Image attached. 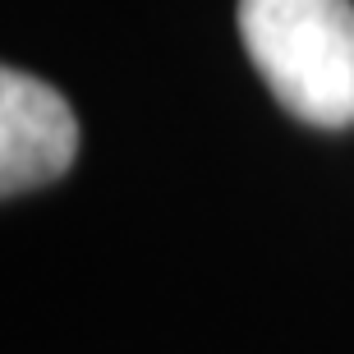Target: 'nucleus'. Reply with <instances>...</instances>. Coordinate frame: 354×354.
I'll use <instances>...</instances> for the list:
<instances>
[{
	"label": "nucleus",
	"mask_w": 354,
	"mask_h": 354,
	"mask_svg": "<svg viewBox=\"0 0 354 354\" xmlns=\"http://www.w3.org/2000/svg\"><path fill=\"white\" fill-rule=\"evenodd\" d=\"M239 37L272 97L304 124H354L350 0H239Z\"/></svg>",
	"instance_id": "1"
},
{
	"label": "nucleus",
	"mask_w": 354,
	"mask_h": 354,
	"mask_svg": "<svg viewBox=\"0 0 354 354\" xmlns=\"http://www.w3.org/2000/svg\"><path fill=\"white\" fill-rule=\"evenodd\" d=\"M79 152L74 111L32 74H0V189L24 194L69 171Z\"/></svg>",
	"instance_id": "2"
}]
</instances>
